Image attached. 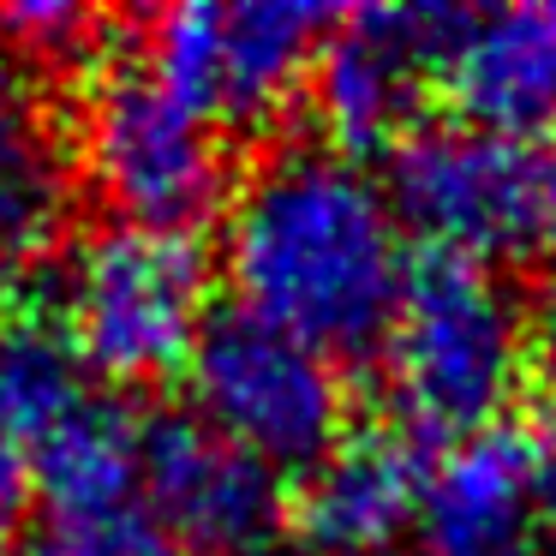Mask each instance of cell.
<instances>
[{
	"instance_id": "obj_1",
	"label": "cell",
	"mask_w": 556,
	"mask_h": 556,
	"mask_svg": "<svg viewBox=\"0 0 556 556\" xmlns=\"http://www.w3.org/2000/svg\"><path fill=\"white\" fill-rule=\"evenodd\" d=\"M222 269L240 312L329 359L377 348L413 276L389 186L329 144L276 150L228 192Z\"/></svg>"
},
{
	"instance_id": "obj_2",
	"label": "cell",
	"mask_w": 556,
	"mask_h": 556,
	"mask_svg": "<svg viewBox=\"0 0 556 556\" xmlns=\"http://www.w3.org/2000/svg\"><path fill=\"white\" fill-rule=\"evenodd\" d=\"M395 431L413 443H460L503 425L532 377V324L496 269L431 257L413 264L377 341Z\"/></svg>"
},
{
	"instance_id": "obj_3",
	"label": "cell",
	"mask_w": 556,
	"mask_h": 556,
	"mask_svg": "<svg viewBox=\"0 0 556 556\" xmlns=\"http://www.w3.org/2000/svg\"><path fill=\"white\" fill-rule=\"evenodd\" d=\"M401 228L479 269L556 264V150L479 126H419L389 150Z\"/></svg>"
},
{
	"instance_id": "obj_4",
	"label": "cell",
	"mask_w": 556,
	"mask_h": 556,
	"mask_svg": "<svg viewBox=\"0 0 556 556\" xmlns=\"http://www.w3.org/2000/svg\"><path fill=\"white\" fill-rule=\"evenodd\" d=\"M49 317L90 377L162 383L186 371L210 324V257L192 233L114 222L73 245Z\"/></svg>"
},
{
	"instance_id": "obj_5",
	"label": "cell",
	"mask_w": 556,
	"mask_h": 556,
	"mask_svg": "<svg viewBox=\"0 0 556 556\" xmlns=\"http://www.w3.org/2000/svg\"><path fill=\"white\" fill-rule=\"evenodd\" d=\"M78 168L132 228L192 233V222L228 198L222 126L186 109L138 42H114L90 66L78 109Z\"/></svg>"
},
{
	"instance_id": "obj_6",
	"label": "cell",
	"mask_w": 556,
	"mask_h": 556,
	"mask_svg": "<svg viewBox=\"0 0 556 556\" xmlns=\"http://www.w3.org/2000/svg\"><path fill=\"white\" fill-rule=\"evenodd\" d=\"M198 419L264 467H317L348 437V383L312 341L252 312H210L192 359Z\"/></svg>"
},
{
	"instance_id": "obj_7",
	"label": "cell",
	"mask_w": 556,
	"mask_h": 556,
	"mask_svg": "<svg viewBox=\"0 0 556 556\" xmlns=\"http://www.w3.org/2000/svg\"><path fill=\"white\" fill-rule=\"evenodd\" d=\"M336 13L312 0H198L138 42L156 78L210 126H264L312 85Z\"/></svg>"
},
{
	"instance_id": "obj_8",
	"label": "cell",
	"mask_w": 556,
	"mask_h": 556,
	"mask_svg": "<svg viewBox=\"0 0 556 556\" xmlns=\"http://www.w3.org/2000/svg\"><path fill=\"white\" fill-rule=\"evenodd\" d=\"M460 30V7H365L336 18L312 73L329 150L359 162L419 132Z\"/></svg>"
},
{
	"instance_id": "obj_9",
	"label": "cell",
	"mask_w": 556,
	"mask_h": 556,
	"mask_svg": "<svg viewBox=\"0 0 556 556\" xmlns=\"http://www.w3.org/2000/svg\"><path fill=\"white\" fill-rule=\"evenodd\" d=\"M138 491L180 556H264L288 527L281 472L233 448L198 413L138 419Z\"/></svg>"
},
{
	"instance_id": "obj_10",
	"label": "cell",
	"mask_w": 556,
	"mask_h": 556,
	"mask_svg": "<svg viewBox=\"0 0 556 556\" xmlns=\"http://www.w3.org/2000/svg\"><path fill=\"white\" fill-rule=\"evenodd\" d=\"M556 484V443L527 425H491L448 443L425 472L419 532L437 556H520L532 551Z\"/></svg>"
},
{
	"instance_id": "obj_11",
	"label": "cell",
	"mask_w": 556,
	"mask_h": 556,
	"mask_svg": "<svg viewBox=\"0 0 556 556\" xmlns=\"http://www.w3.org/2000/svg\"><path fill=\"white\" fill-rule=\"evenodd\" d=\"M425 448L407 431H348L317 467H305L300 496H288V527L305 556H395L419 532Z\"/></svg>"
},
{
	"instance_id": "obj_12",
	"label": "cell",
	"mask_w": 556,
	"mask_h": 556,
	"mask_svg": "<svg viewBox=\"0 0 556 556\" xmlns=\"http://www.w3.org/2000/svg\"><path fill=\"white\" fill-rule=\"evenodd\" d=\"M443 97L455 102L460 126L479 132L539 138L556 126V0L460 13Z\"/></svg>"
},
{
	"instance_id": "obj_13",
	"label": "cell",
	"mask_w": 556,
	"mask_h": 556,
	"mask_svg": "<svg viewBox=\"0 0 556 556\" xmlns=\"http://www.w3.org/2000/svg\"><path fill=\"white\" fill-rule=\"evenodd\" d=\"M73 138L37 78V54L0 25V264H30L73 216Z\"/></svg>"
},
{
	"instance_id": "obj_14",
	"label": "cell",
	"mask_w": 556,
	"mask_h": 556,
	"mask_svg": "<svg viewBox=\"0 0 556 556\" xmlns=\"http://www.w3.org/2000/svg\"><path fill=\"white\" fill-rule=\"evenodd\" d=\"M0 556H180L144 503L102 508V515H42Z\"/></svg>"
},
{
	"instance_id": "obj_15",
	"label": "cell",
	"mask_w": 556,
	"mask_h": 556,
	"mask_svg": "<svg viewBox=\"0 0 556 556\" xmlns=\"http://www.w3.org/2000/svg\"><path fill=\"white\" fill-rule=\"evenodd\" d=\"M37 503V479H30V460L13 437L0 431V551L25 532V515Z\"/></svg>"
},
{
	"instance_id": "obj_16",
	"label": "cell",
	"mask_w": 556,
	"mask_h": 556,
	"mask_svg": "<svg viewBox=\"0 0 556 556\" xmlns=\"http://www.w3.org/2000/svg\"><path fill=\"white\" fill-rule=\"evenodd\" d=\"M532 371H544L556 383V300H551V312H544V324L532 329Z\"/></svg>"
},
{
	"instance_id": "obj_17",
	"label": "cell",
	"mask_w": 556,
	"mask_h": 556,
	"mask_svg": "<svg viewBox=\"0 0 556 556\" xmlns=\"http://www.w3.org/2000/svg\"><path fill=\"white\" fill-rule=\"evenodd\" d=\"M527 556H556V484H551V508H544V527H539Z\"/></svg>"
}]
</instances>
